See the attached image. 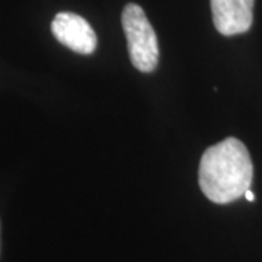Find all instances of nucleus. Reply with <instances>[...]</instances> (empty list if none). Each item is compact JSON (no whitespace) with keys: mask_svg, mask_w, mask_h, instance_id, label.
I'll return each mask as SVG.
<instances>
[{"mask_svg":"<svg viewBox=\"0 0 262 262\" xmlns=\"http://www.w3.org/2000/svg\"><path fill=\"white\" fill-rule=\"evenodd\" d=\"M253 166L244 143L234 137L208 147L200 160L198 184L215 204H229L251 188Z\"/></svg>","mask_w":262,"mask_h":262,"instance_id":"obj_1","label":"nucleus"},{"mask_svg":"<svg viewBox=\"0 0 262 262\" xmlns=\"http://www.w3.org/2000/svg\"><path fill=\"white\" fill-rule=\"evenodd\" d=\"M121 24L133 66L143 73H151L158 67L159 47L156 32L144 10L136 3H128L122 10Z\"/></svg>","mask_w":262,"mask_h":262,"instance_id":"obj_2","label":"nucleus"},{"mask_svg":"<svg viewBox=\"0 0 262 262\" xmlns=\"http://www.w3.org/2000/svg\"><path fill=\"white\" fill-rule=\"evenodd\" d=\"M51 32L60 44L79 54H92L98 46V38L91 24L72 12L57 13L51 22Z\"/></svg>","mask_w":262,"mask_h":262,"instance_id":"obj_3","label":"nucleus"},{"mask_svg":"<svg viewBox=\"0 0 262 262\" xmlns=\"http://www.w3.org/2000/svg\"><path fill=\"white\" fill-rule=\"evenodd\" d=\"M255 0H210L215 29L232 37L245 34L252 27Z\"/></svg>","mask_w":262,"mask_h":262,"instance_id":"obj_4","label":"nucleus"},{"mask_svg":"<svg viewBox=\"0 0 262 262\" xmlns=\"http://www.w3.org/2000/svg\"><path fill=\"white\" fill-rule=\"evenodd\" d=\"M245 198H246L248 201H253V200H255V194H253L251 189H248V191L245 192Z\"/></svg>","mask_w":262,"mask_h":262,"instance_id":"obj_5","label":"nucleus"}]
</instances>
